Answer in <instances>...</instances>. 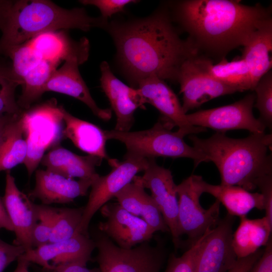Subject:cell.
I'll return each instance as SVG.
<instances>
[{"instance_id": "obj_30", "label": "cell", "mask_w": 272, "mask_h": 272, "mask_svg": "<svg viewBox=\"0 0 272 272\" xmlns=\"http://www.w3.org/2000/svg\"><path fill=\"white\" fill-rule=\"evenodd\" d=\"M22 81L14 73L11 63L0 59V117L23 111L15 98V92Z\"/></svg>"}, {"instance_id": "obj_28", "label": "cell", "mask_w": 272, "mask_h": 272, "mask_svg": "<svg viewBox=\"0 0 272 272\" xmlns=\"http://www.w3.org/2000/svg\"><path fill=\"white\" fill-rule=\"evenodd\" d=\"M23 111L9 124L0 147V171L9 170L23 163L27 153V142Z\"/></svg>"}, {"instance_id": "obj_21", "label": "cell", "mask_w": 272, "mask_h": 272, "mask_svg": "<svg viewBox=\"0 0 272 272\" xmlns=\"http://www.w3.org/2000/svg\"><path fill=\"white\" fill-rule=\"evenodd\" d=\"M42 59L59 63L70 59L81 64L89 56V42L86 38L79 41L71 39L64 32H48L28 41Z\"/></svg>"}, {"instance_id": "obj_20", "label": "cell", "mask_w": 272, "mask_h": 272, "mask_svg": "<svg viewBox=\"0 0 272 272\" xmlns=\"http://www.w3.org/2000/svg\"><path fill=\"white\" fill-rule=\"evenodd\" d=\"M23 120L26 137L46 149L59 140L63 119L55 99L23 112Z\"/></svg>"}, {"instance_id": "obj_6", "label": "cell", "mask_w": 272, "mask_h": 272, "mask_svg": "<svg viewBox=\"0 0 272 272\" xmlns=\"http://www.w3.org/2000/svg\"><path fill=\"white\" fill-rule=\"evenodd\" d=\"M98 253L96 261L100 272H160L166 257L164 245L150 241L130 249L116 245L98 228L93 233Z\"/></svg>"}, {"instance_id": "obj_12", "label": "cell", "mask_w": 272, "mask_h": 272, "mask_svg": "<svg viewBox=\"0 0 272 272\" xmlns=\"http://www.w3.org/2000/svg\"><path fill=\"white\" fill-rule=\"evenodd\" d=\"M136 87L146 103L150 104L160 112V119L171 129L177 127V131L183 137L207 130L189 123L178 97L164 80L151 76L140 81Z\"/></svg>"}, {"instance_id": "obj_31", "label": "cell", "mask_w": 272, "mask_h": 272, "mask_svg": "<svg viewBox=\"0 0 272 272\" xmlns=\"http://www.w3.org/2000/svg\"><path fill=\"white\" fill-rule=\"evenodd\" d=\"M83 211L84 207L57 208L49 243L66 240L76 234Z\"/></svg>"}, {"instance_id": "obj_8", "label": "cell", "mask_w": 272, "mask_h": 272, "mask_svg": "<svg viewBox=\"0 0 272 272\" xmlns=\"http://www.w3.org/2000/svg\"><path fill=\"white\" fill-rule=\"evenodd\" d=\"M200 177L191 175L176 186L178 235L180 237L186 235L191 244L214 228L220 220L221 203L218 200L207 209L200 204L199 198L203 193L199 183Z\"/></svg>"}, {"instance_id": "obj_2", "label": "cell", "mask_w": 272, "mask_h": 272, "mask_svg": "<svg viewBox=\"0 0 272 272\" xmlns=\"http://www.w3.org/2000/svg\"><path fill=\"white\" fill-rule=\"evenodd\" d=\"M172 18L188 34L198 55L221 59L244 46L253 33L271 18V7L234 0H182L172 3Z\"/></svg>"}, {"instance_id": "obj_38", "label": "cell", "mask_w": 272, "mask_h": 272, "mask_svg": "<svg viewBox=\"0 0 272 272\" xmlns=\"http://www.w3.org/2000/svg\"><path fill=\"white\" fill-rule=\"evenodd\" d=\"M134 0H82L79 2L84 5H92L100 11L101 17L106 21L108 18L118 13L123 12L125 6L128 4L135 3Z\"/></svg>"}, {"instance_id": "obj_22", "label": "cell", "mask_w": 272, "mask_h": 272, "mask_svg": "<svg viewBox=\"0 0 272 272\" xmlns=\"http://www.w3.org/2000/svg\"><path fill=\"white\" fill-rule=\"evenodd\" d=\"M272 18H270L253 33L243 46L242 57L249 71L253 90L259 80L272 67Z\"/></svg>"}, {"instance_id": "obj_46", "label": "cell", "mask_w": 272, "mask_h": 272, "mask_svg": "<svg viewBox=\"0 0 272 272\" xmlns=\"http://www.w3.org/2000/svg\"><path fill=\"white\" fill-rule=\"evenodd\" d=\"M20 113L8 114L0 117V147L4 141L9 124Z\"/></svg>"}, {"instance_id": "obj_1", "label": "cell", "mask_w": 272, "mask_h": 272, "mask_svg": "<svg viewBox=\"0 0 272 272\" xmlns=\"http://www.w3.org/2000/svg\"><path fill=\"white\" fill-rule=\"evenodd\" d=\"M117 57L131 84L151 76L176 82L180 66L198 55L187 39L180 38L168 11L157 10L149 17L108 23Z\"/></svg>"}, {"instance_id": "obj_18", "label": "cell", "mask_w": 272, "mask_h": 272, "mask_svg": "<svg viewBox=\"0 0 272 272\" xmlns=\"http://www.w3.org/2000/svg\"><path fill=\"white\" fill-rule=\"evenodd\" d=\"M94 178L75 180L48 169L38 170L35 174V185L29 196L37 198L42 204L67 203L79 196H85Z\"/></svg>"}, {"instance_id": "obj_16", "label": "cell", "mask_w": 272, "mask_h": 272, "mask_svg": "<svg viewBox=\"0 0 272 272\" xmlns=\"http://www.w3.org/2000/svg\"><path fill=\"white\" fill-rule=\"evenodd\" d=\"M100 68L101 87L116 117L114 129L130 131L134 112L139 108H145V100L138 89L127 86L115 77L106 61H102Z\"/></svg>"}, {"instance_id": "obj_36", "label": "cell", "mask_w": 272, "mask_h": 272, "mask_svg": "<svg viewBox=\"0 0 272 272\" xmlns=\"http://www.w3.org/2000/svg\"><path fill=\"white\" fill-rule=\"evenodd\" d=\"M210 230L206 232L192 244L189 248L181 256L171 254L164 272H194V262L197 250L202 240Z\"/></svg>"}, {"instance_id": "obj_29", "label": "cell", "mask_w": 272, "mask_h": 272, "mask_svg": "<svg viewBox=\"0 0 272 272\" xmlns=\"http://www.w3.org/2000/svg\"><path fill=\"white\" fill-rule=\"evenodd\" d=\"M58 64L42 59L22 78V94L17 103L22 110L29 108L45 93V86Z\"/></svg>"}, {"instance_id": "obj_10", "label": "cell", "mask_w": 272, "mask_h": 272, "mask_svg": "<svg viewBox=\"0 0 272 272\" xmlns=\"http://www.w3.org/2000/svg\"><path fill=\"white\" fill-rule=\"evenodd\" d=\"M234 216L220 219L202 240L196 255L194 272H227L237 258L232 246Z\"/></svg>"}, {"instance_id": "obj_27", "label": "cell", "mask_w": 272, "mask_h": 272, "mask_svg": "<svg viewBox=\"0 0 272 272\" xmlns=\"http://www.w3.org/2000/svg\"><path fill=\"white\" fill-rule=\"evenodd\" d=\"M240 218L239 225L232 235V246L237 259L248 256L266 245L272 231V224L265 216L256 219H249L246 216Z\"/></svg>"}, {"instance_id": "obj_3", "label": "cell", "mask_w": 272, "mask_h": 272, "mask_svg": "<svg viewBox=\"0 0 272 272\" xmlns=\"http://www.w3.org/2000/svg\"><path fill=\"white\" fill-rule=\"evenodd\" d=\"M193 147L213 162L221 176V184L240 186L248 191L257 188L260 180L272 174V157L268 153L271 134L250 133L243 139L216 132L209 138L189 135Z\"/></svg>"}, {"instance_id": "obj_26", "label": "cell", "mask_w": 272, "mask_h": 272, "mask_svg": "<svg viewBox=\"0 0 272 272\" xmlns=\"http://www.w3.org/2000/svg\"><path fill=\"white\" fill-rule=\"evenodd\" d=\"M193 59L198 67L213 79L238 88L241 92L253 91L249 71L242 57L231 61L223 58L216 64L210 58L200 55H195Z\"/></svg>"}, {"instance_id": "obj_4", "label": "cell", "mask_w": 272, "mask_h": 272, "mask_svg": "<svg viewBox=\"0 0 272 272\" xmlns=\"http://www.w3.org/2000/svg\"><path fill=\"white\" fill-rule=\"evenodd\" d=\"M108 23L101 16L90 17L83 8L66 9L47 0L14 1L1 31L0 56L9 48L44 33L70 29L88 31L94 27L105 29Z\"/></svg>"}, {"instance_id": "obj_44", "label": "cell", "mask_w": 272, "mask_h": 272, "mask_svg": "<svg viewBox=\"0 0 272 272\" xmlns=\"http://www.w3.org/2000/svg\"><path fill=\"white\" fill-rule=\"evenodd\" d=\"M47 272H100L99 267L88 268L86 265L70 262L53 265V267Z\"/></svg>"}, {"instance_id": "obj_41", "label": "cell", "mask_w": 272, "mask_h": 272, "mask_svg": "<svg viewBox=\"0 0 272 272\" xmlns=\"http://www.w3.org/2000/svg\"><path fill=\"white\" fill-rule=\"evenodd\" d=\"M257 188L263 195L265 217L272 224V174L263 177L259 181Z\"/></svg>"}, {"instance_id": "obj_7", "label": "cell", "mask_w": 272, "mask_h": 272, "mask_svg": "<svg viewBox=\"0 0 272 272\" xmlns=\"http://www.w3.org/2000/svg\"><path fill=\"white\" fill-rule=\"evenodd\" d=\"M108 162L112 169L108 174L99 175L94 180L77 233L90 236L89 226L95 213L131 182L139 172L146 169L149 159L126 152L122 161L110 159Z\"/></svg>"}, {"instance_id": "obj_45", "label": "cell", "mask_w": 272, "mask_h": 272, "mask_svg": "<svg viewBox=\"0 0 272 272\" xmlns=\"http://www.w3.org/2000/svg\"><path fill=\"white\" fill-rule=\"evenodd\" d=\"M14 1L0 0V30L2 31L8 20Z\"/></svg>"}, {"instance_id": "obj_34", "label": "cell", "mask_w": 272, "mask_h": 272, "mask_svg": "<svg viewBox=\"0 0 272 272\" xmlns=\"http://www.w3.org/2000/svg\"><path fill=\"white\" fill-rule=\"evenodd\" d=\"M38 221L35 226L31 236L33 248L39 247L49 242L55 219L57 208L43 204H35Z\"/></svg>"}, {"instance_id": "obj_9", "label": "cell", "mask_w": 272, "mask_h": 272, "mask_svg": "<svg viewBox=\"0 0 272 272\" xmlns=\"http://www.w3.org/2000/svg\"><path fill=\"white\" fill-rule=\"evenodd\" d=\"M255 101L253 92L231 104L186 114V117L191 125L210 128L217 132L246 129L252 133H262L266 127L253 115Z\"/></svg>"}, {"instance_id": "obj_11", "label": "cell", "mask_w": 272, "mask_h": 272, "mask_svg": "<svg viewBox=\"0 0 272 272\" xmlns=\"http://www.w3.org/2000/svg\"><path fill=\"white\" fill-rule=\"evenodd\" d=\"M142 176L135 178L145 188L149 189L151 197L160 210L171 234L176 248L180 243L178 233V203L171 171L159 166L154 158H149L148 166Z\"/></svg>"}, {"instance_id": "obj_47", "label": "cell", "mask_w": 272, "mask_h": 272, "mask_svg": "<svg viewBox=\"0 0 272 272\" xmlns=\"http://www.w3.org/2000/svg\"><path fill=\"white\" fill-rule=\"evenodd\" d=\"M13 231L14 229L11 222L6 212L2 198L0 197V229Z\"/></svg>"}, {"instance_id": "obj_5", "label": "cell", "mask_w": 272, "mask_h": 272, "mask_svg": "<svg viewBox=\"0 0 272 272\" xmlns=\"http://www.w3.org/2000/svg\"><path fill=\"white\" fill-rule=\"evenodd\" d=\"M107 140H114L123 143L127 153L146 158L159 157L172 158H186L192 159L194 168L201 163L209 162L200 152L190 146L183 137L159 119L148 129L135 131H120L114 129L105 130Z\"/></svg>"}, {"instance_id": "obj_39", "label": "cell", "mask_w": 272, "mask_h": 272, "mask_svg": "<svg viewBox=\"0 0 272 272\" xmlns=\"http://www.w3.org/2000/svg\"><path fill=\"white\" fill-rule=\"evenodd\" d=\"M27 145V153L23 162L28 175L31 176L42 161L46 149L34 141L26 138Z\"/></svg>"}, {"instance_id": "obj_40", "label": "cell", "mask_w": 272, "mask_h": 272, "mask_svg": "<svg viewBox=\"0 0 272 272\" xmlns=\"http://www.w3.org/2000/svg\"><path fill=\"white\" fill-rule=\"evenodd\" d=\"M22 246L9 244L0 238V272L25 252Z\"/></svg>"}, {"instance_id": "obj_14", "label": "cell", "mask_w": 272, "mask_h": 272, "mask_svg": "<svg viewBox=\"0 0 272 272\" xmlns=\"http://www.w3.org/2000/svg\"><path fill=\"white\" fill-rule=\"evenodd\" d=\"M100 209L105 221L98 228L119 247L130 249L153 238L154 232L147 224L118 203H107Z\"/></svg>"}, {"instance_id": "obj_19", "label": "cell", "mask_w": 272, "mask_h": 272, "mask_svg": "<svg viewBox=\"0 0 272 272\" xmlns=\"http://www.w3.org/2000/svg\"><path fill=\"white\" fill-rule=\"evenodd\" d=\"M80 64L74 59L64 61L62 65L51 75L45 86V92H55L74 97L85 104L99 118L109 120L112 115L111 110L101 108L97 105L80 74Z\"/></svg>"}, {"instance_id": "obj_25", "label": "cell", "mask_w": 272, "mask_h": 272, "mask_svg": "<svg viewBox=\"0 0 272 272\" xmlns=\"http://www.w3.org/2000/svg\"><path fill=\"white\" fill-rule=\"evenodd\" d=\"M102 159L90 155H77L63 148L58 147L49 152L43 157L42 163L48 170L67 178L79 179L93 178L98 174L96 167Z\"/></svg>"}, {"instance_id": "obj_32", "label": "cell", "mask_w": 272, "mask_h": 272, "mask_svg": "<svg viewBox=\"0 0 272 272\" xmlns=\"http://www.w3.org/2000/svg\"><path fill=\"white\" fill-rule=\"evenodd\" d=\"M2 55L11 59L13 71L21 80L30 70L42 60L28 42L9 48Z\"/></svg>"}, {"instance_id": "obj_35", "label": "cell", "mask_w": 272, "mask_h": 272, "mask_svg": "<svg viewBox=\"0 0 272 272\" xmlns=\"http://www.w3.org/2000/svg\"><path fill=\"white\" fill-rule=\"evenodd\" d=\"M148 194L145 188L134 177L132 181L122 188L114 197L122 208L139 217Z\"/></svg>"}, {"instance_id": "obj_17", "label": "cell", "mask_w": 272, "mask_h": 272, "mask_svg": "<svg viewBox=\"0 0 272 272\" xmlns=\"http://www.w3.org/2000/svg\"><path fill=\"white\" fill-rule=\"evenodd\" d=\"M2 199L15 234L14 244L22 246L26 251L33 249L32 233L38 221L36 206L19 189L15 178L9 171Z\"/></svg>"}, {"instance_id": "obj_33", "label": "cell", "mask_w": 272, "mask_h": 272, "mask_svg": "<svg viewBox=\"0 0 272 272\" xmlns=\"http://www.w3.org/2000/svg\"><path fill=\"white\" fill-rule=\"evenodd\" d=\"M254 107L259 112L258 119L266 128H272V71L266 73L253 89Z\"/></svg>"}, {"instance_id": "obj_48", "label": "cell", "mask_w": 272, "mask_h": 272, "mask_svg": "<svg viewBox=\"0 0 272 272\" xmlns=\"http://www.w3.org/2000/svg\"><path fill=\"white\" fill-rule=\"evenodd\" d=\"M30 262L20 256L17 259V264L13 272H30L29 267Z\"/></svg>"}, {"instance_id": "obj_24", "label": "cell", "mask_w": 272, "mask_h": 272, "mask_svg": "<svg viewBox=\"0 0 272 272\" xmlns=\"http://www.w3.org/2000/svg\"><path fill=\"white\" fill-rule=\"evenodd\" d=\"M199 183L203 193L215 197L231 216L241 217L254 208L260 210L264 209V198L261 193L250 192L238 186L211 184L204 181L201 176Z\"/></svg>"}, {"instance_id": "obj_42", "label": "cell", "mask_w": 272, "mask_h": 272, "mask_svg": "<svg viewBox=\"0 0 272 272\" xmlns=\"http://www.w3.org/2000/svg\"><path fill=\"white\" fill-rule=\"evenodd\" d=\"M263 252L249 272H272V242L270 238Z\"/></svg>"}, {"instance_id": "obj_43", "label": "cell", "mask_w": 272, "mask_h": 272, "mask_svg": "<svg viewBox=\"0 0 272 272\" xmlns=\"http://www.w3.org/2000/svg\"><path fill=\"white\" fill-rule=\"evenodd\" d=\"M264 249H258L254 253L241 258H238L233 267L227 272H249L259 259Z\"/></svg>"}, {"instance_id": "obj_15", "label": "cell", "mask_w": 272, "mask_h": 272, "mask_svg": "<svg viewBox=\"0 0 272 272\" xmlns=\"http://www.w3.org/2000/svg\"><path fill=\"white\" fill-rule=\"evenodd\" d=\"M95 248L96 245L92 238L77 233L69 239L48 243L27 251L21 257L49 270L53 265L62 263L77 262L87 265L91 260V254Z\"/></svg>"}, {"instance_id": "obj_13", "label": "cell", "mask_w": 272, "mask_h": 272, "mask_svg": "<svg viewBox=\"0 0 272 272\" xmlns=\"http://www.w3.org/2000/svg\"><path fill=\"white\" fill-rule=\"evenodd\" d=\"M194 56L182 63L176 79L182 94V107L185 113L216 98L241 92L209 76L194 62Z\"/></svg>"}, {"instance_id": "obj_37", "label": "cell", "mask_w": 272, "mask_h": 272, "mask_svg": "<svg viewBox=\"0 0 272 272\" xmlns=\"http://www.w3.org/2000/svg\"><path fill=\"white\" fill-rule=\"evenodd\" d=\"M141 216L154 233L170 232L160 210L149 194L146 198Z\"/></svg>"}, {"instance_id": "obj_23", "label": "cell", "mask_w": 272, "mask_h": 272, "mask_svg": "<svg viewBox=\"0 0 272 272\" xmlns=\"http://www.w3.org/2000/svg\"><path fill=\"white\" fill-rule=\"evenodd\" d=\"M60 110L65 124L63 135L83 152L108 161L110 159L106 151L107 139L105 130L95 124L72 115L62 106Z\"/></svg>"}]
</instances>
